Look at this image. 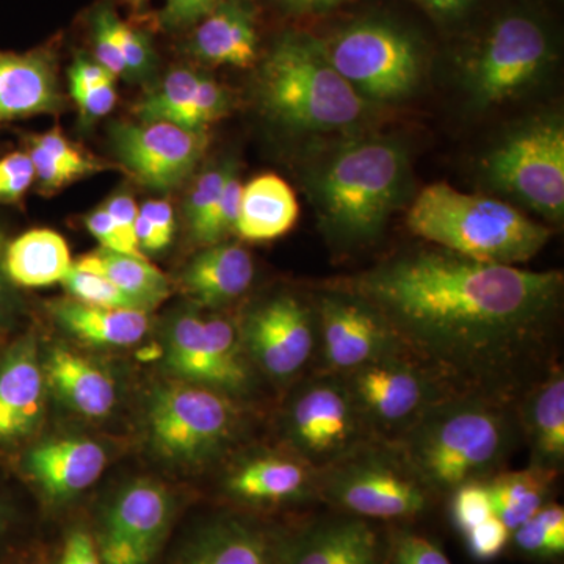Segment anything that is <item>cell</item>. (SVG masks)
<instances>
[{
    "instance_id": "58",
    "label": "cell",
    "mask_w": 564,
    "mask_h": 564,
    "mask_svg": "<svg viewBox=\"0 0 564 564\" xmlns=\"http://www.w3.org/2000/svg\"><path fill=\"white\" fill-rule=\"evenodd\" d=\"M7 518H6V511H3V508L0 507V530L6 527Z\"/></svg>"
},
{
    "instance_id": "33",
    "label": "cell",
    "mask_w": 564,
    "mask_h": 564,
    "mask_svg": "<svg viewBox=\"0 0 564 564\" xmlns=\"http://www.w3.org/2000/svg\"><path fill=\"white\" fill-rule=\"evenodd\" d=\"M199 80H202V74L196 70L188 68L172 70L158 88L137 104V117L140 121L172 122L185 129Z\"/></svg>"
},
{
    "instance_id": "11",
    "label": "cell",
    "mask_w": 564,
    "mask_h": 564,
    "mask_svg": "<svg viewBox=\"0 0 564 564\" xmlns=\"http://www.w3.org/2000/svg\"><path fill=\"white\" fill-rule=\"evenodd\" d=\"M291 452L315 473L333 466L372 441L343 375L321 373L289 402L284 414Z\"/></svg>"
},
{
    "instance_id": "5",
    "label": "cell",
    "mask_w": 564,
    "mask_h": 564,
    "mask_svg": "<svg viewBox=\"0 0 564 564\" xmlns=\"http://www.w3.org/2000/svg\"><path fill=\"white\" fill-rule=\"evenodd\" d=\"M259 95L265 110L295 131H344L367 110L366 99L329 63L321 41L295 33L278 40L267 55Z\"/></svg>"
},
{
    "instance_id": "55",
    "label": "cell",
    "mask_w": 564,
    "mask_h": 564,
    "mask_svg": "<svg viewBox=\"0 0 564 564\" xmlns=\"http://www.w3.org/2000/svg\"><path fill=\"white\" fill-rule=\"evenodd\" d=\"M276 2L291 13L310 14L325 13L343 3L344 0H276Z\"/></svg>"
},
{
    "instance_id": "6",
    "label": "cell",
    "mask_w": 564,
    "mask_h": 564,
    "mask_svg": "<svg viewBox=\"0 0 564 564\" xmlns=\"http://www.w3.org/2000/svg\"><path fill=\"white\" fill-rule=\"evenodd\" d=\"M321 499L362 519L399 521L422 514L430 496L388 441H369L317 473Z\"/></svg>"
},
{
    "instance_id": "15",
    "label": "cell",
    "mask_w": 564,
    "mask_h": 564,
    "mask_svg": "<svg viewBox=\"0 0 564 564\" xmlns=\"http://www.w3.org/2000/svg\"><path fill=\"white\" fill-rule=\"evenodd\" d=\"M118 161L144 187L172 192L191 176L207 147L206 132L165 121L117 122L110 132Z\"/></svg>"
},
{
    "instance_id": "42",
    "label": "cell",
    "mask_w": 564,
    "mask_h": 564,
    "mask_svg": "<svg viewBox=\"0 0 564 564\" xmlns=\"http://www.w3.org/2000/svg\"><path fill=\"white\" fill-rule=\"evenodd\" d=\"M118 17L107 7L99 10L93 18V40H95L96 61L115 77L126 76L124 58H122L120 43H118Z\"/></svg>"
},
{
    "instance_id": "51",
    "label": "cell",
    "mask_w": 564,
    "mask_h": 564,
    "mask_svg": "<svg viewBox=\"0 0 564 564\" xmlns=\"http://www.w3.org/2000/svg\"><path fill=\"white\" fill-rule=\"evenodd\" d=\"M117 77L109 73L98 62L77 58L69 69V91L87 90L98 85L110 84Z\"/></svg>"
},
{
    "instance_id": "57",
    "label": "cell",
    "mask_w": 564,
    "mask_h": 564,
    "mask_svg": "<svg viewBox=\"0 0 564 564\" xmlns=\"http://www.w3.org/2000/svg\"><path fill=\"white\" fill-rule=\"evenodd\" d=\"M124 2L128 3V6H131L132 10L140 11L143 10L144 2H147V0H124Z\"/></svg>"
},
{
    "instance_id": "43",
    "label": "cell",
    "mask_w": 564,
    "mask_h": 564,
    "mask_svg": "<svg viewBox=\"0 0 564 564\" xmlns=\"http://www.w3.org/2000/svg\"><path fill=\"white\" fill-rule=\"evenodd\" d=\"M467 551L478 562H491L497 558L511 541V532L496 516H489L480 525L466 534Z\"/></svg>"
},
{
    "instance_id": "16",
    "label": "cell",
    "mask_w": 564,
    "mask_h": 564,
    "mask_svg": "<svg viewBox=\"0 0 564 564\" xmlns=\"http://www.w3.org/2000/svg\"><path fill=\"white\" fill-rule=\"evenodd\" d=\"M174 503L161 484L137 480L102 514L95 543L102 564H150L170 529Z\"/></svg>"
},
{
    "instance_id": "7",
    "label": "cell",
    "mask_w": 564,
    "mask_h": 564,
    "mask_svg": "<svg viewBox=\"0 0 564 564\" xmlns=\"http://www.w3.org/2000/svg\"><path fill=\"white\" fill-rule=\"evenodd\" d=\"M239 425L231 397L187 381L161 386L148 408L152 447L170 462L191 466L218 458L236 440Z\"/></svg>"
},
{
    "instance_id": "31",
    "label": "cell",
    "mask_w": 564,
    "mask_h": 564,
    "mask_svg": "<svg viewBox=\"0 0 564 564\" xmlns=\"http://www.w3.org/2000/svg\"><path fill=\"white\" fill-rule=\"evenodd\" d=\"M556 477L558 473L534 466L492 475L486 480L492 514L514 532L549 503Z\"/></svg>"
},
{
    "instance_id": "18",
    "label": "cell",
    "mask_w": 564,
    "mask_h": 564,
    "mask_svg": "<svg viewBox=\"0 0 564 564\" xmlns=\"http://www.w3.org/2000/svg\"><path fill=\"white\" fill-rule=\"evenodd\" d=\"M383 544L367 519H325L276 544V564H381Z\"/></svg>"
},
{
    "instance_id": "48",
    "label": "cell",
    "mask_w": 564,
    "mask_h": 564,
    "mask_svg": "<svg viewBox=\"0 0 564 564\" xmlns=\"http://www.w3.org/2000/svg\"><path fill=\"white\" fill-rule=\"evenodd\" d=\"M85 226H87L88 231H90L91 236L98 240L104 250L122 252V254L143 256L129 247V243L126 242L120 229L117 228V225H115L110 215L107 214V210L104 209V207L91 212V214L85 218Z\"/></svg>"
},
{
    "instance_id": "38",
    "label": "cell",
    "mask_w": 564,
    "mask_h": 564,
    "mask_svg": "<svg viewBox=\"0 0 564 564\" xmlns=\"http://www.w3.org/2000/svg\"><path fill=\"white\" fill-rule=\"evenodd\" d=\"M489 516H492V508L486 481H470L451 492L452 522L463 534L480 525Z\"/></svg>"
},
{
    "instance_id": "40",
    "label": "cell",
    "mask_w": 564,
    "mask_h": 564,
    "mask_svg": "<svg viewBox=\"0 0 564 564\" xmlns=\"http://www.w3.org/2000/svg\"><path fill=\"white\" fill-rule=\"evenodd\" d=\"M31 143L41 148L55 162L69 170L77 180L82 176H87V174L98 173L104 170L101 163L96 162L90 155L74 147L58 129H51V131L33 137Z\"/></svg>"
},
{
    "instance_id": "9",
    "label": "cell",
    "mask_w": 564,
    "mask_h": 564,
    "mask_svg": "<svg viewBox=\"0 0 564 564\" xmlns=\"http://www.w3.org/2000/svg\"><path fill=\"white\" fill-rule=\"evenodd\" d=\"M322 47L337 73L366 101L402 99L414 90L421 77L417 44L389 22H355L322 43Z\"/></svg>"
},
{
    "instance_id": "45",
    "label": "cell",
    "mask_w": 564,
    "mask_h": 564,
    "mask_svg": "<svg viewBox=\"0 0 564 564\" xmlns=\"http://www.w3.org/2000/svg\"><path fill=\"white\" fill-rule=\"evenodd\" d=\"M115 31H117L118 43H120L129 76H143L151 65L150 41L143 33L133 29L128 22L121 21L120 18L115 24Z\"/></svg>"
},
{
    "instance_id": "14",
    "label": "cell",
    "mask_w": 564,
    "mask_h": 564,
    "mask_svg": "<svg viewBox=\"0 0 564 564\" xmlns=\"http://www.w3.org/2000/svg\"><path fill=\"white\" fill-rule=\"evenodd\" d=\"M317 337L322 373L347 375L377 359L406 352L384 318L345 289L318 299Z\"/></svg>"
},
{
    "instance_id": "13",
    "label": "cell",
    "mask_w": 564,
    "mask_h": 564,
    "mask_svg": "<svg viewBox=\"0 0 564 564\" xmlns=\"http://www.w3.org/2000/svg\"><path fill=\"white\" fill-rule=\"evenodd\" d=\"M166 367L187 383L226 395H242L251 384L250 359L240 333L220 317L177 315L166 332Z\"/></svg>"
},
{
    "instance_id": "54",
    "label": "cell",
    "mask_w": 564,
    "mask_h": 564,
    "mask_svg": "<svg viewBox=\"0 0 564 564\" xmlns=\"http://www.w3.org/2000/svg\"><path fill=\"white\" fill-rule=\"evenodd\" d=\"M415 2L421 3L423 9L429 10L434 17L448 20V18L463 14L464 11L469 9L474 0H415Z\"/></svg>"
},
{
    "instance_id": "28",
    "label": "cell",
    "mask_w": 564,
    "mask_h": 564,
    "mask_svg": "<svg viewBox=\"0 0 564 564\" xmlns=\"http://www.w3.org/2000/svg\"><path fill=\"white\" fill-rule=\"evenodd\" d=\"M68 243L52 229H32L7 247L3 272L21 288L40 289L65 280L73 269Z\"/></svg>"
},
{
    "instance_id": "56",
    "label": "cell",
    "mask_w": 564,
    "mask_h": 564,
    "mask_svg": "<svg viewBox=\"0 0 564 564\" xmlns=\"http://www.w3.org/2000/svg\"><path fill=\"white\" fill-rule=\"evenodd\" d=\"M2 272H3V236L0 232V295H2Z\"/></svg>"
},
{
    "instance_id": "27",
    "label": "cell",
    "mask_w": 564,
    "mask_h": 564,
    "mask_svg": "<svg viewBox=\"0 0 564 564\" xmlns=\"http://www.w3.org/2000/svg\"><path fill=\"white\" fill-rule=\"evenodd\" d=\"M299 215L291 185L276 174H262L243 185L236 232L248 242H270L291 231Z\"/></svg>"
},
{
    "instance_id": "52",
    "label": "cell",
    "mask_w": 564,
    "mask_h": 564,
    "mask_svg": "<svg viewBox=\"0 0 564 564\" xmlns=\"http://www.w3.org/2000/svg\"><path fill=\"white\" fill-rule=\"evenodd\" d=\"M61 564H102L91 534L74 530L66 540Z\"/></svg>"
},
{
    "instance_id": "36",
    "label": "cell",
    "mask_w": 564,
    "mask_h": 564,
    "mask_svg": "<svg viewBox=\"0 0 564 564\" xmlns=\"http://www.w3.org/2000/svg\"><path fill=\"white\" fill-rule=\"evenodd\" d=\"M243 185L239 180L237 170L231 166L220 196L215 203L214 210L204 223L199 232L193 239L196 242L207 245L220 243L226 236L236 232L237 220H239L240 199H242Z\"/></svg>"
},
{
    "instance_id": "4",
    "label": "cell",
    "mask_w": 564,
    "mask_h": 564,
    "mask_svg": "<svg viewBox=\"0 0 564 564\" xmlns=\"http://www.w3.org/2000/svg\"><path fill=\"white\" fill-rule=\"evenodd\" d=\"M408 228L426 242L463 258L497 265L530 261L551 239V229L511 204L434 182L411 204Z\"/></svg>"
},
{
    "instance_id": "32",
    "label": "cell",
    "mask_w": 564,
    "mask_h": 564,
    "mask_svg": "<svg viewBox=\"0 0 564 564\" xmlns=\"http://www.w3.org/2000/svg\"><path fill=\"white\" fill-rule=\"evenodd\" d=\"M74 267L85 272L102 274L147 311L158 306L170 295L165 274L148 262L144 256L122 254L99 248L82 256L74 262Z\"/></svg>"
},
{
    "instance_id": "23",
    "label": "cell",
    "mask_w": 564,
    "mask_h": 564,
    "mask_svg": "<svg viewBox=\"0 0 564 564\" xmlns=\"http://www.w3.org/2000/svg\"><path fill=\"white\" fill-rule=\"evenodd\" d=\"M44 389L36 345L24 340L0 364V441L17 440L35 429L43 413Z\"/></svg>"
},
{
    "instance_id": "8",
    "label": "cell",
    "mask_w": 564,
    "mask_h": 564,
    "mask_svg": "<svg viewBox=\"0 0 564 564\" xmlns=\"http://www.w3.org/2000/svg\"><path fill=\"white\" fill-rule=\"evenodd\" d=\"M492 187L551 221L564 215V126L538 118L505 137L485 161Z\"/></svg>"
},
{
    "instance_id": "22",
    "label": "cell",
    "mask_w": 564,
    "mask_h": 564,
    "mask_svg": "<svg viewBox=\"0 0 564 564\" xmlns=\"http://www.w3.org/2000/svg\"><path fill=\"white\" fill-rule=\"evenodd\" d=\"M107 466V452L87 437H62L33 447L24 467L52 500H65L90 488Z\"/></svg>"
},
{
    "instance_id": "25",
    "label": "cell",
    "mask_w": 564,
    "mask_h": 564,
    "mask_svg": "<svg viewBox=\"0 0 564 564\" xmlns=\"http://www.w3.org/2000/svg\"><path fill=\"white\" fill-rule=\"evenodd\" d=\"M43 370L46 383L84 417H106L117 404L118 389L111 375L79 352L52 348Z\"/></svg>"
},
{
    "instance_id": "44",
    "label": "cell",
    "mask_w": 564,
    "mask_h": 564,
    "mask_svg": "<svg viewBox=\"0 0 564 564\" xmlns=\"http://www.w3.org/2000/svg\"><path fill=\"white\" fill-rule=\"evenodd\" d=\"M35 181V170L29 154L13 152L0 159V203L20 202Z\"/></svg>"
},
{
    "instance_id": "35",
    "label": "cell",
    "mask_w": 564,
    "mask_h": 564,
    "mask_svg": "<svg viewBox=\"0 0 564 564\" xmlns=\"http://www.w3.org/2000/svg\"><path fill=\"white\" fill-rule=\"evenodd\" d=\"M62 284L76 302L91 304V306L113 307V310L147 311L137 300L122 292L102 274L76 269L74 263Z\"/></svg>"
},
{
    "instance_id": "39",
    "label": "cell",
    "mask_w": 564,
    "mask_h": 564,
    "mask_svg": "<svg viewBox=\"0 0 564 564\" xmlns=\"http://www.w3.org/2000/svg\"><path fill=\"white\" fill-rule=\"evenodd\" d=\"M381 564H452L443 549L422 534L403 532L392 538Z\"/></svg>"
},
{
    "instance_id": "26",
    "label": "cell",
    "mask_w": 564,
    "mask_h": 564,
    "mask_svg": "<svg viewBox=\"0 0 564 564\" xmlns=\"http://www.w3.org/2000/svg\"><path fill=\"white\" fill-rule=\"evenodd\" d=\"M192 52L212 65L250 68L258 58L254 13L245 0H225L198 22Z\"/></svg>"
},
{
    "instance_id": "53",
    "label": "cell",
    "mask_w": 564,
    "mask_h": 564,
    "mask_svg": "<svg viewBox=\"0 0 564 564\" xmlns=\"http://www.w3.org/2000/svg\"><path fill=\"white\" fill-rule=\"evenodd\" d=\"M154 228L162 250H165L173 240L174 214L172 206L166 202H148L140 209Z\"/></svg>"
},
{
    "instance_id": "29",
    "label": "cell",
    "mask_w": 564,
    "mask_h": 564,
    "mask_svg": "<svg viewBox=\"0 0 564 564\" xmlns=\"http://www.w3.org/2000/svg\"><path fill=\"white\" fill-rule=\"evenodd\" d=\"M54 314L77 339L101 347H131L150 329L147 311L140 310H113L73 300L55 304Z\"/></svg>"
},
{
    "instance_id": "30",
    "label": "cell",
    "mask_w": 564,
    "mask_h": 564,
    "mask_svg": "<svg viewBox=\"0 0 564 564\" xmlns=\"http://www.w3.org/2000/svg\"><path fill=\"white\" fill-rule=\"evenodd\" d=\"M181 564H276V545L258 527L225 519L204 530Z\"/></svg>"
},
{
    "instance_id": "21",
    "label": "cell",
    "mask_w": 564,
    "mask_h": 564,
    "mask_svg": "<svg viewBox=\"0 0 564 564\" xmlns=\"http://www.w3.org/2000/svg\"><path fill=\"white\" fill-rule=\"evenodd\" d=\"M519 429L530 447V466L558 473L564 464V373L552 366L516 400Z\"/></svg>"
},
{
    "instance_id": "37",
    "label": "cell",
    "mask_w": 564,
    "mask_h": 564,
    "mask_svg": "<svg viewBox=\"0 0 564 564\" xmlns=\"http://www.w3.org/2000/svg\"><path fill=\"white\" fill-rule=\"evenodd\" d=\"M232 165L215 166L207 170L196 181L195 187L192 188L187 202H185V220L191 228L192 236L195 237L207 221L215 203L220 196L223 185H225L226 176Z\"/></svg>"
},
{
    "instance_id": "24",
    "label": "cell",
    "mask_w": 564,
    "mask_h": 564,
    "mask_svg": "<svg viewBox=\"0 0 564 564\" xmlns=\"http://www.w3.org/2000/svg\"><path fill=\"white\" fill-rule=\"evenodd\" d=\"M254 280L250 252L237 243L209 245L182 273V289L206 307H223L236 302Z\"/></svg>"
},
{
    "instance_id": "34",
    "label": "cell",
    "mask_w": 564,
    "mask_h": 564,
    "mask_svg": "<svg viewBox=\"0 0 564 564\" xmlns=\"http://www.w3.org/2000/svg\"><path fill=\"white\" fill-rule=\"evenodd\" d=\"M511 541L522 555L540 562L558 560L564 554V510L544 505L525 524L511 532Z\"/></svg>"
},
{
    "instance_id": "10",
    "label": "cell",
    "mask_w": 564,
    "mask_h": 564,
    "mask_svg": "<svg viewBox=\"0 0 564 564\" xmlns=\"http://www.w3.org/2000/svg\"><path fill=\"white\" fill-rule=\"evenodd\" d=\"M373 437L393 441L426 410L458 392L408 352L388 356L343 375Z\"/></svg>"
},
{
    "instance_id": "46",
    "label": "cell",
    "mask_w": 564,
    "mask_h": 564,
    "mask_svg": "<svg viewBox=\"0 0 564 564\" xmlns=\"http://www.w3.org/2000/svg\"><path fill=\"white\" fill-rule=\"evenodd\" d=\"M225 0H163L161 24L170 31H181L198 24Z\"/></svg>"
},
{
    "instance_id": "47",
    "label": "cell",
    "mask_w": 564,
    "mask_h": 564,
    "mask_svg": "<svg viewBox=\"0 0 564 564\" xmlns=\"http://www.w3.org/2000/svg\"><path fill=\"white\" fill-rule=\"evenodd\" d=\"M70 96L79 106L82 117L87 121L99 120L109 115L118 98L115 82L87 88V90L70 91Z\"/></svg>"
},
{
    "instance_id": "12",
    "label": "cell",
    "mask_w": 564,
    "mask_h": 564,
    "mask_svg": "<svg viewBox=\"0 0 564 564\" xmlns=\"http://www.w3.org/2000/svg\"><path fill=\"white\" fill-rule=\"evenodd\" d=\"M552 57L543 25L525 14L494 22L467 65V85L480 107L499 106L538 80Z\"/></svg>"
},
{
    "instance_id": "49",
    "label": "cell",
    "mask_w": 564,
    "mask_h": 564,
    "mask_svg": "<svg viewBox=\"0 0 564 564\" xmlns=\"http://www.w3.org/2000/svg\"><path fill=\"white\" fill-rule=\"evenodd\" d=\"M102 207L110 215L117 228L120 229L129 247L140 252L135 239V223L140 209L137 207L135 202H133L132 196L126 195V193H117Z\"/></svg>"
},
{
    "instance_id": "19",
    "label": "cell",
    "mask_w": 564,
    "mask_h": 564,
    "mask_svg": "<svg viewBox=\"0 0 564 564\" xmlns=\"http://www.w3.org/2000/svg\"><path fill=\"white\" fill-rule=\"evenodd\" d=\"M226 491L234 499L254 507L302 502L317 496V473L295 454L248 456L232 467Z\"/></svg>"
},
{
    "instance_id": "41",
    "label": "cell",
    "mask_w": 564,
    "mask_h": 564,
    "mask_svg": "<svg viewBox=\"0 0 564 564\" xmlns=\"http://www.w3.org/2000/svg\"><path fill=\"white\" fill-rule=\"evenodd\" d=\"M229 110V96L218 82L202 76L198 91L193 99L185 129L206 132L207 126L220 120Z\"/></svg>"
},
{
    "instance_id": "3",
    "label": "cell",
    "mask_w": 564,
    "mask_h": 564,
    "mask_svg": "<svg viewBox=\"0 0 564 564\" xmlns=\"http://www.w3.org/2000/svg\"><path fill=\"white\" fill-rule=\"evenodd\" d=\"M408 159L392 140L348 141L315 170L311 191L334 242L359 247L383 232L402 202Z\"/></svg>"
},
{
    "instance_id": "1",
    "label": "cell",
    "mask_w": 564,
    "mask_h": 564,
    "mask_svg": "<svg viewBox=\"0 0 564 564\" xmlns=\"http://www.w3.org/2000/svg\"><path fill=\"white\" fill-rule=\"evenodd\" d=\"M563 273L406 252L347 282L391 326L404 351L458 392L516 402L549 369Z\"/></svg>"
},
{
    "instance_id": "2",
    "label": "cell",
    "mask_w": 564,
    "mask_h": 564,
    "mask_svg": "<svg viewBox=\"0 0 564 564\" xmlns=\"http://www.w3.org/2000/svg\"><path fill=\"white\" fill-rule=\"evenodd\" d=\"M511 400L456 392L426 410L391 443L430 496L454 492L503 470L518 443Z\"/></svg>"
},
{
    "instance_id": "20",
    "label": "cell",
    "mask_w": 564,
    "mask_h": 564,
    "mask_svg": "<svg viewBox=\"0 0 564 564\" xmlns=\"http://www.w3.org/2000/svg\"><path fill=\"white\" fill-rule=\"evenodd\" d=\"M62 106L50 50L0 51V122L57 113Z\"/></svg>"
},
{
    "instance_id": "50",
    "label": "cell",
    "mask_w": 564,
    "mask_h": 564,
    "mask_svg": "<svg viewBox=\"0 0 564 564\" xmlns=\"http://www.w3.org/2000/svg\"><path fill=\"white\" fill-rule=\"evenodd\" d=\"M28 154L33 163V170H35V180H39L41 187L46 188V191H57L63 185L77 180L69 170L55 162L50 154H46L35 144L31 143V150Z\"/></svg>"
},
{
    "instance_id": "17",
    "label": "cell",
    "mask_w": 564,
    "mask_h": 564,
    "mask_svg": "<svg viewBox=\"0 0 564 564\" xmlns=\"http://www.w3.org/2000/svg\"><path fill=\"white\" fill-rule=\"evenodd\" d=\"M317 321L296 296L280 295L256 307L240 339L248 359L267 377L288 383L306 369L315 352Z\"/></svg>"
}]
</instances>
